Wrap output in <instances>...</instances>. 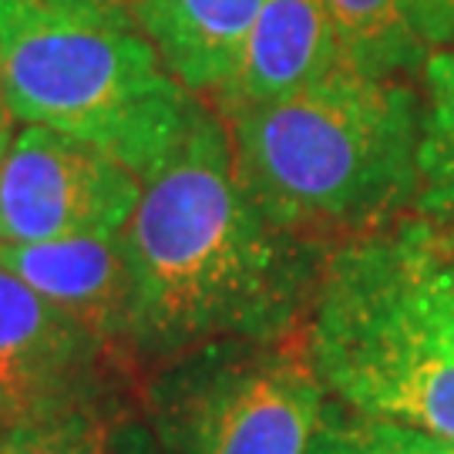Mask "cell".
Masks as SVG:
<instances>
[{
	"instance_id": "obj_6",
	"label": "cell",
	"mask_w": 454,
	"mask_h": 454,
	"mask_svg": "<svg viewBox=\"0 0 454 454\" xmlns=\"http://www.w3.org/2000/svg\"><path fill=\"white\" fill-rule=\"evenodd\" d=\"M145 367L0 266V451L142 404Z\"/></svg>"
},
{
	"instance_id": "obj_15",
	"label": "cell",
	"mask_w": 454,
	"mask_h": 454,
	"mask_svg": "<svg viewBox=\"0 0 454 454\" xmlns=\"http://www.w3.org/2000/svg\"><path fill=\"white\" fill-rule=\"evenodd\" d=\"M0 454H162L142 404H129L67 424L37 438H24Z\"/></svg>"
},
{
	"instance_id": "obj_12",
	"label": "cell",
	"mask_w": 454,
	"mask_h": 454,
	"mask_svg": "<svg viewBox=\"0 0 454 454\" xmlns=\"http://www.w3.org/2000/svg\"><path fill=\"white\" fill-rule=\"evenodd\" d=\"M421 78L414 209L431 223L454 226V48L427 51Z\"/></svg>"
},
{
	"instance_id": "obj_2",
	"label": "cell",
	"mask_w": 454,
	"mask_h": 454,
	"mask_svg": "<svg viewBox=\"0 0 454 454\" xmlns=\"http://www.w3.org/2000/svg\"><path fill=\"white\" fill-rule=\"evenodd\" d=\"M223 121L249 199L270 223L330 253L414 206L421 95L404 78L337 67Z\"/></svg>"
},
{
	"instance_id": "obj_17",
	"label": "cell",
	"mask_w": 454,
	"mask_h": 454,
	"mask_svg": "<svg viewBox=\"0 0 454 454\" xmlns=\"http://www.w3.org/2000/svg\"><path fill=\"white\" fill-rule=\"evenodd\" d=\"M11 121H0V162H4V155H7V145H11Z\"/></svg>"
},
{
	"instance_id": "obj_1",
	"label": "cell",
	"mask_w": 454,
	"mask_h": 454,
	"mask_svg": "<svg viewBox=\"0 0 454 454\" xmlns=\"http://www.w3.org/2000/svg\"><path fill=\"white\" fill-rule=\"evenodd\" d=\"M142 367L226 337L303 330L330 249L266 219L236 176L223 114L199 98L125 226Z\"/></svg>"
},
{
	"instance_id": "obj_7",
	"label": "cell",
	"mask_w": 454,
	"mask_h": 454,
	"mask_svg": "<svg viewBox=\"0 0 454 454\" xmlns=\"http://www.w3.org/2000/svg\"><path fill=\"white\" fill-rule=\"evenodd\" d=\"M142 179L105 148L27 125L0 162V239L48 243L125 229Z\"/></svg>"
},
{
	"instance_id": "obj_8",
	"label": "cell",
	"mask_w": 454,
	"mask_h": 454,
	"mask_svg": "<svg viewBox=\"0 0 454 454\" xmlns=\"http://www.w3.org/2000/svg\"><path fill=\"white\" fill-rule=\"evenodd\" d=\"M0 266L71 313L101 340L131 350V270L125 229L48 243H4Z\"/></svg>"
},
{
	"instance_id": "obj_5",
	"label": "cell",
	"mask_w": 454,
	"mask_h": 454,
	"mask_svg": "<svg viewBox=\"0 0 454 454\" xmlns=\"http://www.w3.org/2000/svg\"><path fill=\"white\" fill-rule=\"evenodd\" d=\"M142 411L162 454H303L326 387L303 326L209 340L152 364Z\"/></svg>"
},
{
	"instance_id": "obj_9",
	"label": "cell",
	"mask_w": 454,
	"mask_h": 454,
	"mask_svg": "<svg viewBox=\"0 0 454 454\" xmlns=\"http://www.w3.org/2000/svg\"><path fill=\"white\" fill-rule=\"evenodd\" d=\"M340 67V51L320 0H262L243 61L209 108L223 118L290 98Z\"/></svg>"
},
{
	"instance_id": "obj_19",
	"label": "cell",
	"mask_w": 454,
	"mask_h": 454,
	"mask_svg": "<svg viewBox=\"0 0 454 454\" xmlns=\"http://www.w3.org/2000/svg\"><path fill=\"white\" fill-rule=\"evenodd\" d=\"M0 121H11V112H7V98H4V82H0Z\"/></svg>"
},
{
	"instance_id": "obj_13",
	"label": "cell",
	"mask_w": 454,
	"mask_h": 454,
	"mask_svg": "<svg viewBox=\"0 0 454 454\" xmlns=\"http://www.w3.org/2000/svg\"><path fill=\"white\" fill-rule=\"evenodd\" d=\"M387 229L414 303L454 347V226H441L421 215L394 219Z\"/></svg>"
},
{
	"instance_id": "obj_11",
	"label": "cell",
	"mask_w": 454,
	"mask_h": 454,
	"mask_svg": "<svg viewBox=\"0 0 454 454\" xmlns=\"http://www.w3.org/2000/svg\"><path fill=\"white\" fill-rule=\"evenodd\" d=\"M340 51V67L367 78H404L424 67L427 48L418 37L407 0H320Z\"/></svg>"
},
{
	"instance_id": "obj_18",
	"label": "cell",
	"mask_w": 454,
	"mask_h": 454,
	"mask_svg": "<svg viewBox=\"0 0 454 454\" xmlns=\"http://www.w3.org/2000/svg\"><path fill=\"white\" fill-rule=\"evenodd\" d=\"M98 4H105V7H114V11H129L135 7V0H98Z\"/></svg>"
},
{
	"instance_id": "obj_14",
	"label": "cell",
	"mask_w": 454,
	"mask_h": 454,
	"mask_svg": "<svg viewBox=\"0 0 454 454\" xmlns=\"http://www.w3.org/2000/svg\"><path fill=\"white\" fill-rule=\"evenodd\" d=\"M303 454H454V441L326 404Z\"/></svg>"
},
{
	"instance_id": "obj_10",
	"label": "cell",
	"mask_w": 454,
	"mask_h": 454,
	"mask_svg": "<svg viewBox=\"0 0 454 454\" xmlns=\"http://www.w3.org/2000/svg\"><path fill=\"white\" fill-rule=\"evenodd\" d=\"M262 0H135L131 17L165 71L212 105L243 61Z\"/></svg>"
},
{
	"instance_id": "obj_3",
	"label": "cell",
	"mask_w": 454,
	"mask_h": 454,
	"mask_svg": "<svg viewBox=\"0 0 454 454\" xmlns=\"http://www.w3.org/2000/svg\"><path fill=\"white\" fill-rule=\"evenodd\" d=\"M0 82L11 118L105 148L138 179L199 105L135 17L98 0H0Z\"/></svg>"
},
{
	"instance_id": "obj_16",
	"label": "cell",
	"mask_w": 454,
	"mask_h": 454,
	"mask_svg": "<svg viewBox=\"0 0 454 454\" xmlns=\"http://www.w3.org/2000/svg\"><path fill=\"white\" fill-rule=\"evenodd\" d=\"M407 17L424 48H454V0H407Z\"/></svg>"
},
{
	"instance_id": "obj_4",
	"label": "cell",
	"mask_w": 454,
	"mask_h": 454,
	"mask_svg": "<svg viewBox=\"0 0 454 454\" xmlns=\"http://www.w3.org/2000/svg\"><path fill=\"white\" fill-rule=\"evenodd\" d=\"M307 340L343 407L454 441V347L414 303L387 226L330 253Z\"/></svg>"
}]
</instances>
